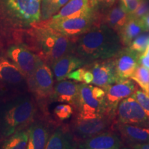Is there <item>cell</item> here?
I'll use <instances>...</instances> for the list:
<instances>
[{
	"label": "cell",
	"instance_id": "obj_1",
	"mask_svg": "<svg viewBox=\"0 0 149 149\" xmlns=\"http://www.w3.org/2000/svg\"><path fill=\"white\" fill-rule=\"evenodd\" d=\"M123 47L117 33L107 24L96 22L77 40L74 53L86 65L114 57Z\"/></svg>",
	"mask_w": 149,
	"mask_h": 149
},
{
	"label": "cell",
	"instance_id": "obj_2",
	"mask_svg": "<svg viewBox=\"0 0 149 149\" xmlns=\"http://www.w3.org/2000/svg\"><path fill=\"white\" fill-rule=\"evenodd\" d=\"M35 108L29 97H21L8 104L0 119V130L4 136L19 131L33 121Z\"/></svg>",
	"mask_w": 149,
	"mask_h": 149
},
{
	"label": "cell",
	"instance_id": "obj_3",
	"mask_svg": "<svg viewBox=\"0 0 149 149\" xmlns=\"http://www.w3.org/2000/svg\"><path fill=\"white\" fill-rule=\"evenodd\" d=\"M35 37L44 58L51 65L63 56L74 53L75 42L50 28L37 29Z\"/></svg>",
	"mask_w": 149,
	"mask_h": 149
},
{
	"label": "cell",
	"instance_id": "obj_4",
	"mask_svg": "<svg viewBox=\"0 0 149 149\" xmlns=\"http://www.w3.org/2000/svg\"><path fill=\"white\" fill-rule=\"evenodd\" d=\"M98 13L93 10L75 17L53 19H49L46 26L57 31L74 41L88 31L97 21Z\"/></svg>",
	"mask_w": 149,
	"mask_h": 149
},
{
	"label": "cell",
	"instance_id": "obj_5",
	"mask_svg": "<svg viewBox=\"0 0 149 149\" xmlns=\"http://www.w3.org/2000/svg\"><path fill=\"white\" fill-rule=\"evenodd\" d=\"M115 124V119L106 115L89 119L76 117L72 124V131L74 137L81 141L107 130H114Z\"/></svg>",
	"mask_w": 149,
	"mask_h": 149
},
{
	"label": "cell",
	"instance_id": "obj_6",
	"mask_svg": "<svg viewBox=\"0 0 149 149\" xmlns=\"http://www.w3.org/2000/svg\"><path fill=\"white\" fill-rule=\"evenodd\" d=\"M149 127V117L132 96L124 98L118 104L115 115V124Z\"/></svg>",
	"mask_w": 149,
	"mask_h": 149
},
{
	"label": "cell",
	"instance_id": "obj_7",
	"mask_svg": "<svg viewBox=\"0 0 149 149\" xmlns=\"http://www.w3.org/2000/svg\"><path fill=\"white\" fill-rule=\"evenodd\" d=\"M103 88L106 92L103 102L106 114L114 118L115 121V115L118 104L124 98L131 96L138 88L135 81L126 79Z\"/></svg>",
	"mask_w": 149,
	"mask_h": 149
},
{
	"label": "cell",
	"instance_id": "obj_8",
	"mask_svg": "<svg viewBox=\"0 0 149 149\" xmlns=\"http://www.w3.org/2000/svg\"><path fill=\"white\" fill-rule=\"evenodd\" d=\"M74 109L77 111V117L79 118L89 119L107 115L104 102L95 98L92 93V85L86 83L79 84V95Z\"/></svg>",
	"mask_w": 149,
	"mask_h": 149
},
{
	"label": "cell",
	"instance_id": "obj_9",
	"mask_svg": "<svg viewBox=\"0 0 149 149\" xmlns=\"http://www.w3.org/2000/svg\"><path fill=\"white\" fill-rule=\"evenodd\" d=\"M29 78V86L33 93L41 97L51 96L54 89L51 68L40 58L34 72Z\"/></svg>",
	"mask_w": 149,
	"mask_h": 149
},
{
	"label": "cell",
	"instance_id": "obj_10",
	"mask_svg": "<svg viewBox=\"0 0 149 149\" xmlns=\"http://www.w3.org/2000/svg\"><path fill=\"white\" fill-rule=\"evenodd\" d=\"M139 55L128 47L122 49L113 57L115 63L116 82L129 79L139 65Z\"/></svg>",
	"mask_w": 149,
	"mask_h": 149
},
{
	"label": "cell",
	"instance_id": "obj_11",
	"mask_svg": "<svg viewBox=\"0 0 149 149\" xmlns=\"http://www.w3.org/2000/svg\"><path fill=\"white\" fill-rule=\"evenodd\" d=\"M92 72V84L97 86L105 88L116 82L115 63L113 57L102 60H96L86 65Z\"/></svg>",
	"mask_w": 149,
	"mask_h": 149
},
{
	"label": "cell",
	"instance_id": "obj_12",
	"mask_svg": "<svg viewBox=\"0 0 149 149\" xmlns=\"http://www.w3.org/2000/svg\"><path fill=\"white\" fill-rule=\"evenodd\" d=\"M8 57L25 77H29L36 68L40 57L22 46L13 45L8 48Z\"/></svg>",
	"mask_w": 149,
	"mask_h": 149
},
{
	"label": "cell",
	"instance_id": "obj_13",
	"mask_svg": "<svg viewBox=\"0 0 149 149\" xmlns=\"http://www.w3.org/2000/svg\"><path fill=\"white\" fill-rule=\"evenodd\" d=\"M15 15L26 23H35L41 19L42 0H7Z\"/></svg>",
	"mask_w": 149,
	"mask_h": 149
},
{
	"label": "cell",
	"instance_id": "obj_14",
	"mask_svg": "<svg viewBox=\"0 0 149 149\" xmlns=\"http://www.w3.org/2000/svg\"><path fill=\"white\" fill-rule=\"evenodd\" d=\"M113 128L120 135L124 146L132 148L135 145L149 142V127L116 123Z\"/></svg>",
	"mask_w": 149,
	"mask_h": 149
},
{
	"label": "cell",
	"instance_id": "obj_15",
	"mask_svg": "<svg viewBox=\"0 0 149 149\" xmlns=\"http://www.w3.org/2000/svg\"><path fill=\"white\" fill-rule=\"evenodd\" d=\"M84 149H120L124 148L115 130H107L81 141L78 145Z\"/></svg>",
	"mask_w": 149,
	"mask_h": 149
},
{
	"label": "cell",
	"instance_id": "obj_16",
	"mask_svg": "<svg viewBox=\"0 0 149 149\" xmlns=\"http://www.w3.org/2000/svg\"><path fill=\"white\" fill-rule=\"evenodd\" d=\"M129 18L130 15L124 8L120 1H117L108 10L99 13L100 22L107 24L117 33L125 25Z\"/></svg>",
	"mask_w": 149,
	"mask_h": 149
},
{
	"label": "cell",
	"instance_id": "obj_17",
	"mask_svg": "<svg viewBox=\"0 0 149 149\" xmlns=\"http://www.w3.org/2000/svg\"><path fill=\"white\" fill-rule=\"evenodd\" d=\"M79 86L75 81L61 80L55 86L51 98L53 101L67 103L75 107L79 95Z\"/></svg>",
	"mask_w": 149,
	"mask_h": 149
},
{
	"label": "cell",
	"instance_id": "obj_18",
	"mask_svg": "<svg viewBox=\"0 0 149 149\" xmlns=\"http://www.w3.org/2000/svg\"><path fill=\"white\" fill-rule=\"evenodd\" d=\"M86 65L82 59L74 53L68 54L56 60L52 64V69L57 81L67 78L68 74L75 69Z\"/></svg>",
	"mask_w": 149,
	"mask_h": 149
},
{
	"label": "cell",
	"instance_id": "obj_19",
	"mask_svg": "<svg viewBox=\"0 0 149 149\" xmlns=\"http://www.w3.org/2000/svg\"><path fill=\"white\" fill-rule=\"evenodd\" d=\"M146 31L147 30L141 19L130 16L129 19L117 34L120 37L122 46L127 47L136 37Z\"/></svg>",
	"mask_w": 149,
	"mask_h": 149
},
{
	"label": "cell",
	"instance_id": "obj_20",
	"mask_svg": "<svg viewBox=\"0 0 149 149\" xmlns=\"http://www.w3.org/2000/svg\"><path fill=\"white\" fill-rule=\"evenodd\" d=\"M92 10L91 8L89 0H69L61 8L59 12L51 19H59L75 17L83 15Z\"/></svg>",
	"mask_w": 149,
	"mask_h": 149
},
{
	"label": "cell",
	"instance_id": "obj_21",
	"mask_svg": "<svg viewBox=\"0 0 149 149\" xmlns=\"http://www.w3.org/2000/svg\"><path fill=\"white\" fill-rule=\"evenodd\" d=\"M25 75L12 61L0 57V79L10 84L24 81Z\"/></svg>",
	"mask_w": 149,
	"mask_h": 149
},
{
	"label": "cell",
	"instance_id": "obj_22",
	"mask_svg": "<svg viewBox=\"0 0 149 149\" xmlns=\"http://www.w3.org/2000/svg\"><path fill=\"white\" fill-rule=\"evenodd\" d=\"M29 143L27 148L42 149L45 148L49 139V133L45 126L36 123L33 124L29 130Z\"/></svg>",
	"mask_w": 149,
	"mask_h": 149
},
{
	"label": "cell",
	"instance_id": "obj_23",
	"mask_svg": "<svg viewBox=\"0 0 149 149\" xmlns=\"http://www.w3.org/2000/svg\"><path fill=\"white\" fill-rule=\"evenodd\" d=\"M72 148L71 135L62 128H58L48 139L45 148L68 149Z\"/></svg>",
	"mask_w": 149,
	"mask_h": 149
},
{
	"label": "cell",
	"instance_id": "obj_24",
	"mask_svg": "<svg viewBox=\"0 0 149 149\" xmlns=\"http://www.w3.org/2000/svg\"><path fill=\"white\" fill-rule=\"evenodd\" d=\"M69 0H42L41 18L48 20L57 14Z\"/></svg>",
	"mask_w": 149,
	"mask_h": 149
},
{
	"label": "cell",
	"instance_id": "obj_25",
	"mask_svg": "<svg viewBox=\"0 0 149 149\" xmlns=\"http://www.w3.org/2000/svg\"><path fill=\"white\" fill-rule=\"evenodd\" d=\"M29 143V133L25 131H17L11 135V137L5 141L3 148L24 149L27 148Z\"/></svg>",
	"mask_w": 149,
	"mask_h": 149
},
{
	"label": "cell",
	"instance_id": "obj_26",
	"mask_svg": "<svg viewBox=\"0 0 149 149\" xmlns=\"http://www.w3.org/2000/svg\"><path fill=\"white\" fill-rule=\"evenodd\" d=\"M130 79L136 81L145 93H148L149 88V69L139 65Z\"/></svg>",
	"mask_w": 149,
	"mask_h": 149
},
{
	"label": "cell",
	"instance_id": "obj_27",
	"mask_svg": "<svg viewBox=\"0 0 149 149\" xmlns=\"http://www.w3.org/2000/svg\"><path fill=\"white\" fill-rule=\"evenodd\" d=\"M148 45L149 33H146V34H142L137 36L128 47L136 53L141 54L144 53Z\"/></svg>",
	"mask_w": 149,
	"mask_h": 149
},
{
	"label": "cell",
	"instance_id": "obj_28",
	"mask_svg": "<svg viewBox=\"0 0 149 149\" xmlns=\"http://www.w3.org/2000/svg\"><path fill=\"white\" fill-rule=\"evenodd\" d=\"M117 0H89L91 8L97 13H102L113 6Z\"/></svg>",
	"mask_w": 149,
	"mask_h": 149
},
{
	"label": "cell",
	"instance_id": "obj_29",
	"mask_svg": "<svg viewBox=\"0 0 149 149\" xmlns=\"http://www.w3.org/2000/svg\"><path fill=\"white\" fill-rule=\"evenodd\" d=\"M144 109L146 114L149 117V95L143 90L137 88L131 95Z\"/></svg>",
	"mask_w": 149,
	"mask_h": 149
},
{
	"label": "cell",
	"instance_id": "obj_30",
	"mask_svg": "<svg viewBox=\"0 0 149 149\" xmlns=\"http://www.w3.org/2000/svg\"><path fill=\"white\" fill-rule=\"evenodd\" d=\"M73 113V107L70 104H60L55 109V114L59 120L70 118Z\"/></svg>",
	"mask_w": 149,
	"mask_h": 149
},
{
	"label": "cell",
	"instance_id": "obj_31",
	"mask_svg": "<svg viewBox=\"0 0 149 149\" xmlns=\"http://www.w3.org/2000/svg\"><path fill=\"white\" fill-rule=\"evenodd\" d=\"M120 1L125 10L130 15L136 10L142 0H120Z\"/></svg>",
	"mask_w": 149,
	"mask_h": 149
},
{
	"label": "cell",
	"instance_id": "obj_32",
	"mask_svg": "<svg viewBox=\"0 0 149 149\" xmlns=\"http://www.w3.org/2000/svg\"><path fill=\"white\" fill-rule=\"evenodd\" d=\"M149 13V2L142 0L141 3H139V6L136 9V10L133 13V14L130 15V16L134 17L136 18H141L143 16Z\"/></svg>",
	"mask_w": 149,
	"mask_h": 149
},
{
	"label": "cell",
	"instance_id": "obj_33",
	"mask_svg": "<svg viewBox=\"0 0 149 149\" xmlns=\"http://www.w3.org/2000/svg\"><path fill=\"white\" fill-rule=\"evenodd\" d=\"M86 70V67L84 68H79V69H77L74 71H72L70 73L68 74L67 76V78L69 79L74 80L75 81H79V82H83L84 79V74Z\"/></svg>",
	"mask_w": 149,
	"mask_h": 149
},
{
	"label": "cell",
	"instance_id": "obj_34",
	"mask_svg": "<svg viewBox=\"0 0 149 149\" xmlns=\"http://www.w3.org/2000/svg\"><path fill=\"white\" fill-rule=\"evenodd\" d=\"M92 93L95 98L100 102H104V97H105L106 92L103 88L100 86H92Z\"/></svg>",
	"mask_w": 149,
	"mask_h": 149
},
{
	"label": "cell",
	"instance_id": "obj_35",
	"mask_svg": "<svg viewBox=\"0 0 149 149\" xmlns=\"http://www.w3.org/2000/svg\"><path fill=\"white\" fill-rule=\"evenodd\" d=\"M139 65L149 69V53H142L139 55Z\"/></svg>",
	"mask_w": 149,
	"mask_h": 149
},
{
	"label": "cell",
	"instance_id": "obj_36",
	"mask_svg": "<svg viewBox=\"0 0 149 149\" xmlns=\"http://www.w3.org/2000/svg\"><path fill=\"white\" fill-rule=\"evenodd\" d=\"M93 80V75L92 72L86 67V70L84 72V74L83 82L87 84H89L92 83Z\"/></svg>",
	"mask_w": 149,
	"mask_h": 149
},
{
	"label": "cell",
	"instance_id": "obj_37",
	"mask_svg": "<svg viewBox=\"0 0 149 149\" xmlns=\"http://www.w3.org/2000/svg\"><path fill=\"white\" fill-rule=\"evenodd\" d=\"M140 19L142 20L143 23H144L147 31H149V13L146 15H145L144 16H143Z\"/></svg>",
	"mask_w": 149,
	"mask_h": 149
},
{
	"label": "cell",
	"instance_id": "obj_38",
	"mask_svg": "<svg viewBox=\"0 0 149 149\" xmlns=\"http://www.w3.org/2000/svg\"><path fill=\"white\" fill-rule=\"evenodd\" d=\"M132 148L135 149H149V142L144 143V144H139L135 145L132 147Z\"/></svg>",
	"mask_w": 149,
	"mask_h": 149
},
{
	"label": "cell",
	"instance_id": "obj_39",
	"mask_svg": "<svg viewBox=\"0 0 149 149\" xmlns=\"http://www.w3.org/2000/svg\"><path fill=\"white\" fill-rule=\"evenodd\" d=\"M147 94H148V95H149V88H148V93H147Z\"/></svg>",
	"mask_w": 149,
	"mask_h": 149
}]
</instances>
